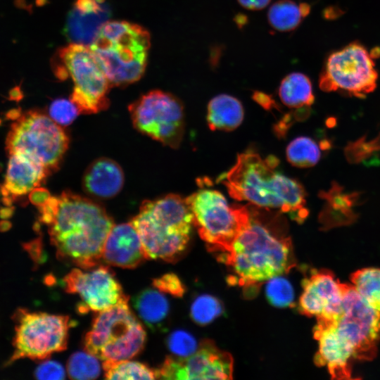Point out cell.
I'll return each mask as SVG.
<instances>
[{"mask_svg":"<svg viewBox=\"0 0 380 380\" xmlns=\"http://www.w3.org/2000/svg\"><path fill=\"white\" fill-rule=\"evenodd\" d=\"M222 305L215 297L202 295L197 297L191 306V316L196 323L206 324L222 312Z\"/></svg>","mask_w":380,"mask_h":380,"instance_id":"33","label":"cell"},{"mask_svg":"<svg viewBox=\"0 0 380 380\" xmlns=\"http://www.w3.org/2000/svg\"><path fill=\"white\" fill-rule=\"evenodd\" d=\"M310 11V6L308 3L279 0L270 7L267 19L274 30L289 32L297 28Z\"/></svg>","mask_w":380,"mask_h":380,"instance_id":"25","label":"cell"},{"mask_svg":"<svg viewBox=\"0 0 380 380\" xmlns=\"http://www.w3.org/2000/svg\"><path fill=\"white\" fill-rule=\"evenodd\" d=\"M314 337L318 341V351L315 362L324 366L332 378H351V362L354 350L349 341L336 329L333 322L317 321Z\"/></svg>","mask_w":380,"mask_h":380,"instance_id":"17","label":"cell"},{"mask_svg":"<svg viewBox=\"0 0 380 380\" xmlns=\"http://www.w3.org/2000/svg\"><path fill=\"white\" fill-rule=\"evenodd\" d=\"M239 4L243 8L258 11L265 8L271 0H237Z\"/></svg>","mask_w":380,"mask_h":380,"instance_id":"40","label":"cell"},{"mask_svg":"<svg viewBox=\"0 0 380 380\" xmlns=\"http://www.w3.org/2000/svg\"><path fill=\"white\" fill-rule=\"evenodd\" d=\"M169 350L178 357H186L198 349L194 337L184 330L172 332L167 338Z\"/></svg>","mask_w":380,"mask_h":380,"instance_id":"35","label":"cell"},{"mask_svg":"<svg viewBox=\"0 0 380 380\" xmlns=\"http://www.w3.org/2000/svg\"><path fill=\"white\" fill-rule=\"evenodd\" d=\"M329 142L319 145L312 138L300 137L293 139L286 148V158L293 166L310 167L315 165L321 158V149L329 148Z\"/></svg>","mask_w":380,"mask_h":380,"instance_id":"26","label":"cell"},{"mask_svg":"<svg viewBox=\"0 0 380 380\" xmlns=\"http://www.w3.org/2000/svg\"><path fill=\"white\" fill-rule=\"evenodd\" d=\"M23 97V91L20 87L13 88L9 92V99L16 101H20Z\"/></svg>","mask_w":380,"mask_h":380,"instance_id":"41","label":"cell"},{"mask_svg":"<svg viewBox=\"0 0 380 380\" xmlns=\"http://www.w3.org/2000/svg\"><path fill=\"white\" fill-rule=\"evenodd\" d=\"M148 260L139 235L131 222L113 225L106 238L102 262L133 269Z\"/></svg>","mask_w":380,"mask_h":380,"instance_id":"19","label":"cell"},{"mask_svg":"<svg viewBox=\"0 0 380 380\" xmlns=\"http://www.w3.org/2000/svg\"><path fill=\"white\" fill-rule=\"evenodd\" d=\"M68 143L61 125L44 113L30 110L11 124L6 150L8 155L16 153L29 158L49 175L58 166Z\"/></svg>","mask_w":380,"mask_h":380,"instance_id":"8","label":"cell"},{"mask_svg":"<svg viewBox=\"0 0 380 380\" xmlns=\"http://www.w3.org/2000/svg\"><path fill=\"white\" fill-rule=\"evenodd\" d=\"M8 222H6V221H4V222H1L0 223V229L4 231L5 229H7L8 228Z\"/></svg>","mask_w":380,"mask_h":380,"instance_id":"43","label":"cell"},{"mask_svg":"<svg viewBox=\"0 0 380 380\" xmlns=\"http://www.w3.org/2000/svg\"><path fill=\"white\" fill-rule=\"evenodd\" d=\"M157 370L163 379H232L233 359L207 340L186 357H166Z\"/></svg>","mask_w":380,"mask_h":380,"instance_id":"15","label":"cell"},{"mask_svg":"<svg viewBox=\"0 0 380 380\" xmlns=\"http://www.w3.org/2000/svg\"><path fill=\"white\" fill-rule=\"evenodd\" d=\"M83 187L87 193L99 198L115 196L124 184V174L114 160L99 158L87 167L83 177Z\"/></svg>","mask_w":380,"mask_h":380,"instance_id":"21","label":"cell"},{"mask_svg":"<svg viewBox=\"0 0 380 380\" xmlns=\"http://www.w3.org/2000/svg\"><path fill=\"white\" fill-rule=\"evenodd\" d=\"M193 224L210 248L224 254L248 224V206L229 205L218 191L202 189L186 198Z\"/></svg>","mask_w":380,"mask_h":380,"instance_id":"9","label":"cell"},{"mask_svg":"<svg viewBox=\"0 0 380 380\" xmlns=\"http://www.w3.org/2000/svg\"><path fill=\"white\" fill-rule=\"evenodd\" d=\"M80 113L78 108L70 99H56L49 107V116L61 126L70 125Z\"/></svg>","mask_w":380,"mask_h":380,"instance_id":"36","label":"cell"},{"mask_svg":"<svg viewBox=\"0 0 380 380\" xmlns=\"http://www.w3.org/2000/svg\"><path fill=\"white\" fill-rule=\"evenodd\" d=\"M376 49L369 51L362 44L353 42L331 52L326 58L319 78V87L325 92L365 98L377 86Z\"/></svg>","mask_w":380,"mask_h":380,"instance_id":"10","label":"cell"},{"mask_svg":"<svg viewBox=\"0 0 380 380\" xmlns=\"http://www.w3.org/2000/svg\"><path fill=\"white\" fill-rule=\"evenodd\" d=\"M103 369L106 379H158L157 369L137 361L129 360L104 361Z\"/></svg>","mask_w":380,"mask_h":380,"instance_id":"29","label":"cell"},{"mask_svg":"<svg viewBox=\"0 0 380 380\" xmlns=\"http://www.w3.org/2000/svg\"><path fill=\"white\" fill-rule=\"evenodd\" d=\"M338 331L351 344L355 358L372 360L380 340V312L367 305L348 285L342 311L333 322Z\"/></svg>","mask_w":380,"mask_h":380,"instance_id":"13","label":"cell"},{"mask_svg":"<svg viewBox=\"0 0 380 380\" xmlns=\"http://www.w3.org/2000/svg\"><path fill=\"white\" fill-rule=\"evenodd\" d=\"M134 127L173 148L180 145L184 132L182 102L171 94L153 90L129 106Z\"/></svg>","mask_w":380,"mask_h":380,"instance_id":"12","label":"cell"},{"mask_svg":"<svg viewBox=\"0 0 380 380\" xmlns=\"http://www.w3.org/2000/svg\"><path fill=\"white\" fill-rule=\"evenodd\" d=\"M348 285L341 283L329 271L313 272L303 281V291L299 299L300 312L315 317L317 321L334 322L342 311Z\"/></svg>","mask_w":380,"mask_h":380,"instance_id":"16","label":"cell"},{"mask_svg":"<svg viewBox=\"0 0 380 380\" xmlns=\"http://www.w3.org/2000/svg\"><path fill=\"white\" fill-rule=\"evenodd\" d=\"M357 217L358 215L353 209L337 208L325 203L319 215V220L324 229L349 225Z\"/></svg>","mask_w":380,"mask_h":380,"instance_id":"34","label":"cell"},{"mask_svg":"<svg viewBox=\"0 0 380 380\" xmlns=\"http://www.w3.org/2000/svg\"><path fill=\"white\" fill-rule=\"evenodd\" d=\"M265 292L268 300L275 307H289L293 303V287L287 279L280 275L267 280Z\"/></svg>","mask_w":380,"mask_h":380,"instance_id":"32","label":"cell"},{"mask_svg":"<svg viewBox=\"0 0 380 380\" xmlns=\"http://www.w3.org/2000/svg\"><path fill=\"white\" fill-rule=\"evenodd\" d=\"M39 210L57 257L87 270L102 262L103 246L113 222L96 203L70 192L51 196Z\"/></svg>","mask_w":380,"mask_h":380,"instance_id":"1","label":"cell"},{"mask_svg":"<svg viewBox=\"0 0 380 380\" xmlns=\"http://www.w3.org/2000/svg\"><path fill=\"white\" fill-rule=\"evenodd\" d=\"M132 305L139 317L152 330L160 327L170 308L167 298L155 287L140 291L133 298Z\"/></svg>","mask_w":380,"mask_h":380,"instance_id":"23","label":"cell"},{"mask_svg":"<svg viewBox=\"0 0 380 380\" xmlns=\"http://www.w3.org/2000/svg\"><path fill=\"white\" fill-rule=\"evenodd\" d=\"M279 96L283 104L297 110L309 108L315 101L311 81L301 72H291L281 80Z\"/></svg>","mask_w":380,"mask_h":380,"instance_id":"24","label":"cell"},{"mask_svg":"<svg viewBox=\"0 0 380 380\" xmlns=\"http://www.w3.org/2000/svg\"><path fill=\"white\" fill-rule=\"evenodd\" d=\"M351 285L370 307L380 312V268L367 267L353 272Z\"/></svg>","mask_w":380,"mask_h":380,"instance_id":"27","label":"cell"},{"mask_svg":"<svg viewBox=\"0 0 380 380\" xmlns=\"http://www.w3.org/2000/svg\"><path fill=\"white\" fill-rule=\"evenodd\" d=\"M96 356L83 351L72 353L67 362V372L72 379H94L101 374V365Z\"/></svg>","mask_w":380,"mask_h":380,"instance_id":"30","label":"cell"},{"mask_svg":"<svg viewBox=\"0 0 380 380\" xmlns=\"http://www.w3.org/2000/svg\"><path fill=\"white\" fill-rule=\"evenodd\" d=\"M8 158L5 180L0 189L5 205H12L15 200L39 186L49 175L42 166L22 154L12 153Z\"/></svg>","mask_w":380,"mask_h":380,"instance_id":"20","label":"cell"},{"mask_svg":"<svg viewBox=\"0 0 380 380\" xmlns=\"http://www.w3.org/2000/svg\"><path fill=\"white\" fill-rule=\"evenodd\" d=\"M110 15L107 0H76L67 15L65 35L72 43L90 46Z\"/></svg>","mask_w":380,"mask_h":380,"instance_id":"18","label":"cell"},{"mask_svg":"<svg viewBox=\"0 0 380 380\" xmlns=\"http://www.w3.org/2000/svg\"><path fill=\"white\" fill-rule=\"evenodd\" d=\"M131 223L139 235L147 259L173 262L187 246L193 215L186 198L168 194L144 201Z\"/></svg>","mask_w":380,"mask_h":380,"instance_id":"4","label":"cell"},{"mask_svg":"<svg viewBox=\"0 0 380 380\" xmlns=\"http://www.w3.org/2000/svg\"><path fill=\"white\" fill-rule=\"evenodd\" d=\"M153 286L163 293L179 297L184 294V287L178 277L173 273L165 274L153 280Z\"/></svg>","mask_w":380,"mask_h":380,"instance_id":"37","label":"cell"},{"mask_svg":"<svg viewBox=\"0 0 380 380\" xmlns=\"http://www.w3.org/2000/svg\"><path fill=\"white\" fill-rule=\"evenodd\" d=\"M128 301L98 312L84 337V350L103 362L129 360L145 346L146 333Z\"/></svg>","mask_w":380,"mask_h":380,"instance_id":"6","label":"cell"},{"mask_svg":"<svg viewBox=\"0 0 380 380\" xmlns=\"http://www.w3.org/2000/svg\"><path fill=\"white\" fill-rule=\"evenodd\" d=\"M150 47L148 32L127 21H108L89 48L110 86H125L143 75Z\"/></svg>","mask_w":380,"mask_h":380,"instance_id":"5","label":"cell"},{"mask_svg":"<svg viewBox=\"0 0 380 380\" xmlns=\"http://www.w3.org/2000/svg\"><path fill=\"white\" fill-rule=\"evenodd\" d=\"M318 196L325 204L342 209H353L362 200L360 192H346L336 182H333L327 191H320Z\"/></svg>","mask_w":380,"mask_h":380,"instance_id":"31","label":"cell"},{"mask_svg":"<svg viewBox=\"0 0 380 380\" xmlns=\"http://www.w3.org/2000/svg\"><path fill=\"white\" fill-rule=\"evenodd\" d=\"M14 322L13 354L7 365L24 358L43 360L68 346L69 330L75 322L66 315L18 308Z\"/></svg>","mask_w":380,"mask_h":380,"instance_id":"11","label":"cell"},{"mask_svg":"<svg viewBox=\"0 0 380 380\" xmlns=\"http://www.w3.org/2000/svg\"><path fill=\"white\" fill-rule=\"evenodd\" d=\"M278 160L263 159L251 150L239 154L234 165L219 177L233 198L262 209L286 213L298 222L308 215L306 191L297 180L274 169Z\"/></svg>","mask_w":380,"mask_h":380,"instance_id":"2","label":"cell"},{"mask_svg":"<svg viewBox=\"0 0 380 380\" xmlns=\"http://www.w3.org/2000/svg\"><path fill=\"white\" fill-rule=\"evenodd\" d=\"M63 281L66 292L79 296L77 310L82 314L101 312L129 298L114 272L102 265L87 270L74 268Z\"/></svg>","mask_w":380,"mask_h":380,"instance_id":"14","label":"cell"},{"mask_svg":"<svg viewBox=\"0 0 380 380\" xmlns=\"http://www.w3.org/2000/svg\"><path fill=\"white\" fill-rule=\"evenodd\" d=\"M51 196L47 189L37 186L29 193L28 198L32 204L39 208L43 205Z\"/></svg>","mask_w":380,"mask_h":380,"instance_id":"39","label":"cell"},{"mask_svg":"<svg viewBox=\"0 0 380 380\" xmlns=\"http://www.w3.org/2000/svg\"><path fill=\"white\" fill-rule=\"evenodd\" d=\"M57 77H70L74 87L70 100L80 113H96L109 106V81L87 46L71 43L58 49L52 62Z\"/></svg>","mask_w":380,"mask_h":380,"instance_id":"7","label":"cell"},{"mask_svg":"<svg viewBox=\"0 0 380 380\" xmlns=\"http://www.w3.org/2000/svg\"><path fill=\"white\" fill-rule=\"evenodd\" d=\"M243 108L235 97L220 94L208 103L207 121L212 130L232 131L243 119Z\"/></svg>","mask_w":380,"mask_h":380,"instance_id":"22","label":"cell"},{"mask_svg":"<svg viewBox=\"0 0 380 380\" xmlns=\"http://www.w3.org/2000/svg\"><path fill=\"white\" fill-rule=\"evenodd\" d=\"M346 160L351 164L367 166L380 164V132L373 138L364 135L349 141L344 148Z\"/></svg>","mask_w":380,"mask_h":380,"instance_id":"28","label":"cell"},{"mask_svg":"<svg viewBox=\"0 0 380 380\" xmlns=\"http://www.w3.org/2000/svg\"><path fill=\"white\" fill-rule=\"evenodd\" d=\"M13 213V208L11 205H6V208H3L0 210V215L1 217H8L11 216Z\"/></svg>","mask_w":380,"mask_h":380,"instance_id":"42","label":"cell"},{"mask_svg":"<svg viewBox=\"0 0 380 380\" xmlns=\"http://www.w3.org/2000/svg\"><path fill=\"white\" fill-rule=\"evenodd\" d=\"M34 375L38 379H64L65 372L63 365L54 360H46L35 369Z\"/></svg>","mask_w":380,"mask_h":380,"instance_id":"38","label":"cell"},{"mask_svg":"<svg viewBox=\"0 0 380 380\" xmlns=\"http://www.w3.org/2000/svg\"><path fill=\"white\" fill-rule=\"evenodd\" d=\"M248 224L224 253L239 285H258L295 265L289 238L280 236L260 220L259 208L250 204Z\"/></svg>","mask_w":380,"mask_h":380,"instance_id":"3","label":"cell"}]
</instances>
